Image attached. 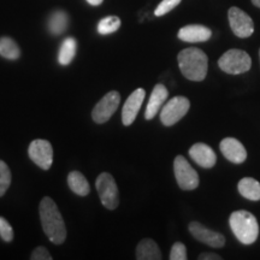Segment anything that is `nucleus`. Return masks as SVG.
<instances>
[{
    "label": "nucleus",
    "instance_id": "5701e85b",
    "mask_svg": "<svg viewBox=\"0 0 260 260\" xmlns=\"http://www.w3.org/2000/svg\"><path fill=\"white\" fill-rule=\"evenodd\" d=\"M121 27V19L117 16H109L103 18L98 24V32L102 35H109L117 31Z\"/></svg>",
    "mask_w": 260,
    "mask_h": 260
},
{
    "label": "nucleus",
    "instance_id": "0eeeda50",
    "mask_svg": "<svg viewBox=\"0 0 260 260\" xmlns=\"http://www.w3.org/2000/svg\"><path fill=\"white\" fill-rule=\"evenodd\" d=\"M174 171L177 184L183 190H194L199 186V175L183 155H177L174 161Z\"/></svg>",
    "mask_w": 260,
    "mask_h": 260
},
{
    "label": "nucleus",
    "instance_id": "412c9836",
    "mask_svg": "<svg viewBox=\"0 0 260 260\" xmlns=\"http://www.w3.org/2000/svg\"><path fill=\"white\" fill-rule=\"evenodd\" d=\"M0 56L6 59L16 60L21 56V50L11 38L4 37L0 39Z\"/></svg>",
    "mask_w": 260,
    "mask_h": 260
},
{
    "label": "nucleus",
    "instance_id": "7ed1b4c3",
    "mask_svg": "<svg viewBox=\"0 0 260 260\" xmlns=\"http://www.w3.org/2000/svg\"><path fill=\"white\" fill-rule=\"evenodd\" d=\"M229 224L234 235L242 245H252L258 239V220L248 211L240 210L233 212L229 217Z\"/></svg>",
    "mask_w": 260,
    "mask_h": 260
},
{
    "label": "nucleus",
    "instance_id": "393cba45",
    "mask_svg": "<svg viewBox=\"0 0 260 260\" xmlns=\"http://www.w3.org/2000/svg\"><path fill=\"white\" fill-rule=\"evenodd\" d=\"M181 2L182 0H162L160 4L157 6V9L154 10V16L160 17V16L169 14V12L176 8Z\"/></svg>",
    "mask_w": 260,
    "mask_h": 260
},
{
    "label": "nucleus",
    "instance_id": "20e7f679",
    "mask_svg": "<svg viewBox=\"0 0 260 260\" xmlns=\"http://www.w3.org/2000/svg\"><path fill=\"white\" fill-rule=\"evenodd\" d=\"M218 67L224 73L239 75L247 73L252 67V59L247 52L242 50H229L218 59Z\"/></svg>",
    "mask_w": 260,
    "mask_h": 260
},
{
    "label": "nucleus",
    "instance_id": "1a4fd4ad",
    "mask_svg": "<svg viewBox=\"0 0 260 260\" xmlns=\"http://www.w3.org/2000/svg\"><path fill=\"white\" fill-rule=\"evenodd\" d=\"M228 17H229L230 28L236 37L246 39L254 32L253 19L241 9L235 8V6L230 8L229 12H228Z\"/></svg>",
    "mask_w": 260,
    "mask_h": 260
},
{
    "label": "nucleus",
    "instance_id": "c85d7f7f",
    "mask_svg": "<svg viewBox=\"0 0 260 260\" xmlns=\"http://www.w3.org/2000/svg\"><path fill=\"white\" fill-rule=\"evenodd\" d=\"M222 256L216 254V253H203L199 255V260H220Z\"/></svg>",
    "mask_w": 260,
    "mask_h": 260
},
{
    "label": "nucleus",
    "instance_id": "a878e982",
    "mask_svg": "<svg viewBox=\"0 0 260 260\" xmlns=\"http://www.w3.org/2000/svg\"><path fill=\"white\" fill-rule=\"evenodd\" d=\"M0 236L5 242H11L14 239V230L4 217H0Z\"/></svg>",
    "mask_w": 260,
    "mask_h": 260
},
{
    "label": "nucleus",
    "instance_id": "39448f33",
    "mask_svg": "<svg viewBox=\"0 0 260 260\" xmlns=\"http://www.w3.org/2000/svg\"><path fill=\"white\" fill-rule=\"evenodd\" d=\"M95 187L104 207H106L107 210H116L119 205V195L118 188H117L116 181L112 175L107 174V172L100 174L96 178Z\"/></svg>",
    "mask_w": 260,
    "mask_h": 260
},
{
    "label": "nucleus",
    "instance_id": "4be33fe9",
    "mask_svg": "<svg viewBox=\"0 0 260 260\" xmlns=\"http://www.w3.org/2000/svg\"><path fill=\"white\" fill-rule=\"evenodd\" d=\"M68 28V15L64 11H56L48 19V29L53 35H60Z\"/></svg>",
    "mask_w": 260,
    "mask_h": 260
},
{
    "label": "nucleus",
    "instance_id": "f03ea898",
    "mask_svg": "<svg viewBox=\"0 0 260 260\" xmlns=\"http://www.w3.org/2000/svg\"><path fill=\"white\" fill-rule=\"evenodd\" d=\"M178 67L184 77L194 82L205 80L209 69V58L204 51L197 47L182 50L177 56Z\"/></svg>",
    "mask_w": 260,
    "mask_h": 260
},
{
    "label": "nucleus",
    "instance_id": "2eb2a0df",
    "mask_svg": "<svg viewBox=\"0 0 260 260\" xmlns=\"http://www.w3.org/2000/svg\"><path fill=\"white\" fill-rule=\"evenodd\" d=\"M168 95H169V92L164 84H161V83L155 84L153 90H152L151 96H149V102L147 104V107H146L145 118L147 119V121L153 119L155 115L160 111L161 106L164 105L165 102H167Z\"/></svg>",
    "mask_w": 260,
    "mask_h": 260
},
{
    "label": "nucleus",
    "instance_id": "c756f323",
    "mask_svg": "<svg viewBox=\"0 0 260 260\" xmlns=\"http://www.w3.org/2000/svg\"><path fill=\"white\" fill-rule=\"evenodd\" d=\"M103 2H104V0H87V3H88V4L92 5V6H99Z\"/></svg>",
    "mask_w": 260,
    "mask_h": 260
},
{
    "label": "nucleus",
    "instance_id": "6e6552de",
    "mask_svg": "<svg viewBox=\"0 0 260 260\" xmlns=\"http://www.w3.org/2000/svg\"><path fill=\"white\" fill-rule=\"evenodd\" d=\"M119 102H121V95L116 90H111L106 94L105 96L96 104L95 107L92 111L93 121L98 124H103L106 123L111 118L113 113L118 109Z\"/></svg>",
    "mask_w": 260,
    "mask_h": 260
},
{
    "label": "nucleus",
    "instance_id": "6ab92c4d",
    "mask_svg": "<svg viewBox=\"0 0 260 260\" xmlns=\"http://www.w3.org/2000/svg\"><path fill=\"white\" fill-rule=\"evenodd\" d=\"M68 184H69L70 189L80 197H86L90 191L88 181L79 171L70 172L69 176H68Z\"/></svg>",
    "mask_w": 260,
    "mask_h": 260
},
{
    "label": "nucleus",
    "instance_id": "aec40b11",
    "mask_svg": "<svg viewBox=\"0 0 260 260\" xmlns=\"http://www.w3.org/2000/svg\"><path fill=\"white\" fill-rule=\"evenodd\" d=\"M77 42L74 38L65 39L59 48V54H58V61L60 65H69L76 56Z\"/></svg>",
    "mask_w": 260,
    "mask_h": 260
},
{
    "label": "nucleus",
    "instance_id": "f257e3e1",
    "mask_svg": "<svg viewBox=\"0 0 260 260\" xmlns=\"http://www.w3.org/2000/svg\"><path fill=\"white\" fill-rule=\"evenodd\" d=\"M39 211H40L42 229L50 241L54 245L63 243L67 239V226L56 203L51 198H44L40 203Z\"/></svg>",
    "mask_w": 260,
    "mask_h": 260
},
{
    "label": "nucleus",
    "instance_id": "cd10ccee",
    "mask_svg": "<svg viewBox=\"0 0 260 260\" xmlns=\"http://www.w3.org/2000/svg\"><path fill=\"white\" fill-rule=\"evenodd\" d=\"M30 259L31 260H51L52 256L50 254V252H48L45 247H38V248H35L34 252L31 253Z\"/></svg>",
    "mask_w": 260,
    "mask_h": 260
},
{
    "label": "nucleus",
    "instance_id": "423d86ee",
    "mask_svg": "<svg viewBox=\"0 0 260 260\" xmlns=\"http://www.w3.org/2000/svg\"><path fill=\"white\" fill-rule=\"evenodd\" d=\"M190 103L186 96H174L165 104L160 111V121L165 126H171L181 121L189 111Z\"/></svg>",
    "mask_w": 260,
    "mask_h": 260
},
{
    "label": "nucleus",
    "instance_id": "ddd939ff",
    "mask_svg": "<svg viewBox=\"0 0 260 260\" xmlns=\"http://www.w3.org/2000/svg\"><path fill=\"white\" fill-rule=\"evenodd\" d=\"M220 152L228 160L234 164H242L247 159V151L241 142L235 138H225L220 141Z\"/></svg>",
    "mask_w": 260,
    "mask_h": 260
},
{
    "label": "nucleus",
    "instance_id": "dca6fc26",
    "mask_svg": "<svg viewBox=\"0 0 260 260\" xmlns=\"http://www.w3.org/2000/svg\"><path fill=\"white\" fill-rule=\"evenodd\" d=\"M177 37L184 42H205L209 41L212 37V31L210 28L200 24H190L181 28Z\"/></svg>",
    "mask_w": 260,
    "mask_h": 260
},
{
    "label": "nucleus",
    "instance_id": "2f4dec72",
    "mask_svg": "<svg viewBox=\"0 0 260 260\" xmlns=\"http://www.w3.org/2000/svg\"><path fill=\"white\" fill-rule=\"evenodd\" d=\"M259 59H260V50H259Z\"/></svg>",
    "mask_w": 260,
    "mask_h": 260
},
{
    "label": "nucleus",
    "instance_id": "7c9ffc66",
    "mask_svg": "<svg viewBox=\"0 0 260 260\" xmlns=\"http://www.w3.org/2000/svg\"><path fill=\"white\" fill-rule=\"evenodd\" d=\"M252 3H253V5L260 9V0H252Z\"/></svg>",
    "mask_w": 260,
    "mask_h": 260
},
{
    "label": "nucleus",
    "instance_id": "4468645a",
    "mask_svg": "<svg viewBox=\"0 0 260 260\" xmlns=\"http://www.w3.org/2000/svg\"><path fill=\"white\" fill-rule=\"evenodd\" d=\"M189 155L198 165L204 169H211L216 165L217 155L209 145L198 142L189 149Z\"/></svg>",
    "mask_w": 260,
    "mask_h": 260
},
{
    "label": "nucleus",
    "instance_id": "a211bd4d",
    "mask_svg": "<svg viewBox=\"0 0 260 260\" xmlns=\"http://www.w3.org/2000/svg\"><path fill=\"white\" fill-rule=\"evenodd\" d=\"M239 193L252 201L260 200V183L252 177H245L237 184Z\"/></svg>",
    "mask_w": 260,
    "mask_h": 260
},
{
    "label": "nucleus",
    "instance_id": "bb28decb",
    "mask_svg": "<svg viewBox=\"0 0 260 260\" xmlns=\"http://www.w3.org/2000/svg\"><path fill=\"white\" fill-rule=\"evenodd\" d=\"M186 246L181 242L174 243L170 251V260H187Z\"/></svg>",
    "mask_w": 260,
    "mask_h": 260
},
{
    "label": "nucleus",
    "instance_id": "b1692460",
    "mask_svg": "<svg viewBox=\"0 0 260 260\" xmlns=\"http://www.w3.org/2000/svg\"><path fill=\"white\" fill-rule=\"evenodd\" d=\"M11 183V171L5 161L0 160V197L5 194Z\"/></svg>",
    "mask_w": 260,
    "mask_h": 260
},
{
    "label": "nucleus",
    "instance_id": "9b49d317",
    "mask_svg": "<svg viewBox=\"0 0 260 260\" xmlns=\"http://www.w3.org/2000/svg\"><path fill=\"white\" fill-rule=\"evenodd\" d=\"M189 233L194 239H197L198 241L205 243V245L214 247V248H220L225 245V239L222 234L213 232V230L207 229L206 226H204L203 224L199 222H191L189 223Z\"/></svg>",
    "mask_w": 260,
    "mask_h": 260
},
{
    "label": "nucleus",
    "instance_id": "f8f14e48",
    "mask_svg": "<svg viewBox=\"0 0 260 260\" xmlns=\"http://www.w3.org/2000/svg\"><path fill=\"white\" fill-rule=\"evenodd\" d=\"M145 95H146V92L145 89L142 88H138L130 94L122 110L123 124L130 125L134 123V121L136 119V116H138L140 109H141L142 103H144L145 100Z\"/></svg>",
    "mask_w": 260,
    "mask_h": 260
},
{
    "label": "nucleus",
    "instance_id": "9d476101",
    "mask_svg": "<svg viewBox=\"0 0 260 260\" xmlns=\"http://www.w3.org/2000/svg\"><path fill=\"white\" fill-rule=\"evenodd\" d=\"M28 154L42 170H48L53 162V148L47 140L38 139L31 141L28 148Z\"/></svg>",
    "mask_w": 260,
    "mask_h": 260
},
{
    "label": "nucleus",
    "instance_id": "f3484780",
    "mask_svg": "<svg viewBox=\"0 0 260 260\" xmlns=\"http://www.w3.org/2000/svg\"><path fill=\"white\" fill-rule=\"evenodd\" d=\"M161 252L157 243L151 239H145L139 242L136 247V259L138 260H160Z\"/></svg>",
    "mask_w": 260,
    "mask_h": 260
}]
</instances>
